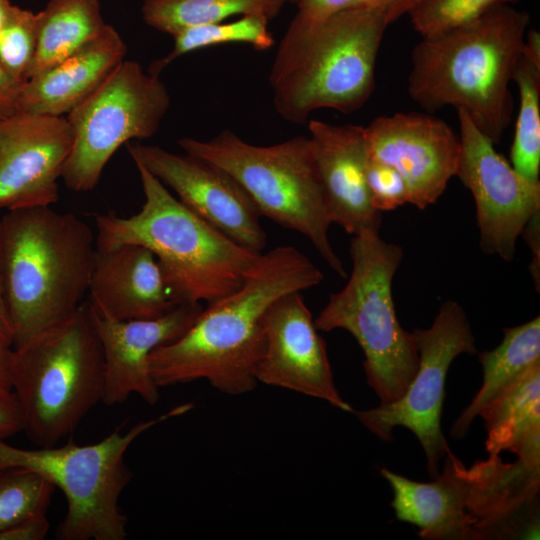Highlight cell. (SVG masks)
<instances>
[{"label":"cell","mask_w":540,"mask_h":540,"mask_svg":"<svg viewBox=\"0 0 540 540\" xmlns=\"http://www.w3.org/2000/svg\"><path fill=\"white\" fill-rule=\"evenodd\" d=\"M323 279L320 269L293 246L260 253L237 290L207 304L182 336L153 350L149 370L154 383L160 389L206 380L225 394L251 392L264 348V313L279 297L316 287Z\"/></svg>","instance_id":"obj_1"},{"label":"cell","mask_w":540,"mask_h":540,"mask_svg":"<svg viewBox=\"0 0 540 540\" xmlns=\"http://www.w3.org/2000/svg\"><path fill=\"white\" fill-rule=\"evenodd\" d=\"M96 235L73 213L50 207L7 211L0 219V278L12 347L69 321L86 301Z\"/></svg>","instance_id":"obj_2"},{"label":"cell","mask_w":540,"mask_h":540,"mask_svg":"<svg viewBox=\"0 0 540 540\" xmlns=\"http://www.w3.org/2000/svg\"><path fill=\"white\" fill-rule=\"evenodd\" d=\"M529 24L526 11L501 5L472 22L422 38L411 53L409 97L429 113L445 106L464 111L499 144L511 123L509 85Z\"/></svg>","instance_id":"obj_3"},{"label":"cell","mask_w":540,"mask_h":540,"mask_svg":"<svg viewBox=\"0 0 540 540\" xmlns=\"http://www.w3.org/2000/svg\"><path fill=\"white\" fill-rule=\"evenodd\" d=\"M397 19L387 7L343 10L311 24L292 19L269 73L280 117L304 124L319 109H361L375 89L385 31Z\"/></svg>","instance_id":"obj_4"},{"label":"cell","mask_w":540,"mask_h":540,"mask_svg":"<svg viewBox=\"0 0 540 540\" xmlns=\"http://www.w3.org/2000/svg\"><path fill=\"white\" fill-rule=\"evenodd\" d=\"M134 164L145 201L129 217L97 214L96 247L129 243L149 249L179 304H209L237 290L260 253L204 220L144 166Z\"/></svg>","instance_id":"obj_5"},{"label":"cell","mask_w":540,"mask_h":540,"mask_svg":"<svg viewBox=\"0 0 540 540\" xmlns=\"http://www.w3.org/2000/svg\"><path fill=\"white\" fill-rule=\"evenodd\" d=\"M350 257L347 283L330 294L314 322L318 330L343 329L356 339L365 356L367 384L380 404H389L405 393L419 364L414 334L401 326L392 296L403 250L379 231L362 230L352 235Z\"/></svg>","instance_id":"obj_6"},{"label":"cell","mask_w":540,"mask_h":540,"mask_svg":"<svg viewBox=\"0 0 540 540\" xmlns=\"http://www.w3.org/2000/svg\"><path fill=\"white\" fill-rule=\"evenodd\" d=\"M177 143L185 153L223 169L260 216L305 236L332 271L347 277L329 239L332 221L309 136L260 146L223 130L208 140L185 137Z\"/></svg>","instance_id":"obj_7"},{"label":"cell","mask_w":540,"mask_h":540,"mask_svg":"<svg viewBox=\"0 0 540 540\" xmlns=\"http://www.w3.org/2000/svg\"><path fill=\"white\" fill-rule=\"evenodd\" d=\"M13 350L22 432L37 447L57 445L103 401V352L87 300L69 321Z\"/></svg>","instance_id":"obj_8"},{"label":"cell","mask_w":540,"mask_h":540,"mask_svg":"<svg viewBox=\"0 0 540 540\" xmlns=\"http://www.w3.org/2000/svg\"><path fill=\"white\" fill-rule=\"evenodd\" d=\"M192 408V403L178 405L125 432L119 427L88 445L70 439L61 446L26 449L0 438V470L35 472L63 492L67 512L55 533L58 540H124L127 517L119 498L133 477L125 462L126 451L150 428Z\"/></svg>","instance_id":"obj_9"},{"label":"cell","mask_w":540,"mask_h":540,"mask_svg":"<svg viewBox=\"0 0 540 540\" xmlns=\"http://www.w3.org/2000/svg\"><path fill=\"white\" fill-rule=\"evenodd\" d=\"M170 95L158 75L124 59L65 117L72 148L62 179L75 192L93 190L113 154L130 140L147 139L159 129Z\"/></svg>","instance_id":"obj_10"},{"label":"cell","mask_w":540,"mask_h":540,"mask_svg":"<svg viewBox=\"0 0 540 540\" xmlns=\"http://www.w3.org/2000/svg\"><path fill=\"white\" fill-rule=\"evenodd\" d=\"M413 334L419 364L405 393L395 402L353 413L365 428L385 442L393 440L394 428L409 429L421 443L433 479L440 472V460L449 450L441 429L449 367L457 356L478 352L466 312L456 301L443 302L431 326L417 328Z\"/></svg>","instance_id":"obj_11"},{"label":"cell","mask_w":540,"mask_h":540,"mask_svg":"<svg viewBox=\"0 0 540 540\" xmlns=\"http://www.w3.org/2000/svg\"><path fill=\"white\" fill-rule=\"evenodd\" d=\"M457 115L460 155L455 176L474 198L480 248L511 262L517 239L540 212V181L521 176L464 111L457 110Z\"/></svg>","instance_id":"obj_12"},{"label":"cell","mask_w":540,"mask_h":540,"mask_svg":"<svg viewBox=\"0 0 540 540\" xmlns=\"http://www.w3.org/2000/svg\"><path fill=\"white\" fill-rule=\"evenodd\" d=\"M364 141L368 157L400 173L408 203L418 209L436 203L456 174L460 138L445 121L430 114L376 117L364 127Z\"/></svg>","instance_id":"obj_13"},{"label":"cell","mask_w":540,"mask_h":540,"mask_svg":"<svg viewBox=\"0 0 540 540\" xmlns=\"http://www.w3.org/2000/svg\"><path fill=\"white\" fill-rule=\"evenodd\" d=\"M144 166L204 220L241 246L262 253L266 234L260 215L240 185L223 169L201 158L176 154L156 145L128 144Z\"/></svg>","instance_id":"obj_14"},{"label":"cell","mask_w":540,"mask_h":540,"mask_svg":"<svg viewBox=\"0 0 540 540\" xmlns=\"http://www.w3.org/2000/svg\"><path fill=\"white\" fill-rule=\"evenodd\" d=\"M72 142L65 116L16 111L0 120V209L55 204Z\"/></svg>","instance_id":"obj_15"},{"label":"cell","mask_w":540,"mask_h":540,"mask_svg":"<svg viewBox=\"0 0 540 540\" xmlns=\"http://www.w3.org/2000/svg\"><path fill=\"white\" fill-rule=\"evenodd\" d=\"M264 348L256 370L258 383L324 400L345 412L354 409L340 395L323 338L302 292L276 299L262 319Z\"/></svg>","instance_id":"obj_16"},{"label":"cell","mask_w":540,"mask_h":540,"mask_svg":"<svg viewBox=\"0 0 540 540\" xmlns=\"http://www.w3.org/2000/svg\"><path fill=\"white\" fill-rule=\"evenodd\" d=\"M105 370L103 403L116 405L137 394L146 403L159 400V387L149 370V357L157 347L182 336L202 311L201 303H184L152 319L118 320L92 307Z\"/></svg>","instance_id":"obj_17"},{"label":"cell","mask_w":540,"mask_h":540,"mask_svg":"<svg viewBox=\"0 0 540 540\" xmlns=\"http://www.w3.org/2000/svg\"><path fill=\"white\" fill-rule=\"evenodd\" d=\"M307 122L332 224L351 235L379 231L382 213L372 206L366 184L364 126Z\"/></svg>","instance_id":"obj_18"},{"label":"cell","mask_w":540,"mask_h":540,"mask_svg":"<svg viewBox=\"0 0 540 540\" xmlns=\"http://www.w3.org/2000/svg\"><path fill=\"white\" fill-rule=\"evenodd\" d=\"M87 302L118 320L152 319L180 305L154 254L124 243L97 248Z\"/></svg>","instance_id":"obj_19"},{"label":"cell","mask_w":540,"mask_h":540,"mask_svg":"<svg viewBox=\"0 0 540 540\" xmlns=\"http://www.w3.org/2000/svg\"><path fill=\"white\" fill-rule=\"evenodd\" d=\"M126 53L124 40L107 24L96 38L26 80L20 88L17 111L67 115L100 86Z\"/></svg>","instance_id":"obj_20"},{"label":"cell","mask_w":540,"mask_h":540,"mask_svg":"<svg viewBox=\"0 0 540 540\" xmlns=\"http://www.w3.org/2000/svg\"><path fill=\"white\" fill-rule=\"evenodd\" d=\"M441 473L431 482L406 478L387 468L380 473L389 483L391 507L399 521L418 528L424 540H469L464 511L463 463L449 449Z\"/></svg>","instance_id":"obj_21"},{"label":"cell","mask_w":540,"mask_h":540,"mask_svg":"<svg viewBox=\"0 0 540 540\" xmlns=\"http://www.w3.org/2000/svg\"><path fill=\"white\" fill-rule=\"evenodd\" d=\"M487 430L489 455L510 451L518 460L540 468V362L480 412Z\"/></svg>","instance_id":"obj_22"},{"label":"cell","mask_w":540,"mask_h":540,"mask_svg":"<svg viewBox=\"0 0 540 540\" xmlns=\"http://www.w3.org/2000/svg\"><path fill=\"white\" fill-rule=\"evenodd\" d=\"M503 333V339L496 348L478 353L483 383L453 423L450 434L454 439L463 438L486 405L533 364L540 362L539 316L524 324L503 328Z\"/></svg>","instance_id":"obj_23"},{"label":"cell","mask_w":540,"mask_h":540,"mask_svg":"<svg viewBox=\"0 0 540 540\" xmlns=\"http://www.w3.org/2000/svg\"><path fill=\"white\" fill-rule=\"evenodd\" d=\"M106 25L99 0H49L36 13V51L28 79L96 38Z\"/></svg>","instance_id":"obj_24"},{"label":"cell","mask_w":540,"mask_h":540,"mask_svg":"<svg viewBox=\"0 0 540 540\" xmlns=\"http://www.w3.org/2000/svg\"><path fill=\"white\" fill-rule=\"evenodd\" d=\"M512 81L520 107L511 146L512 167L524 178L539 182L540 173V34L527 31Z\"/></svg>","instance_id":"obj_25"},{"label":"cell","mask_w":540,"mask_h":540,"mask_svg":"<svg viewBox=\"0 0 540 540\" xmlns=\"http://www.w3.org/2000/svg\"><path fill=\"white\" fill-rule=\"evenodd\" d=\"M288 0H144V22L171 36L195 25L225 21L232 16L259 15L269 21Z\"/></svg>","instance_id":"obj_26"},{"label":"cell","mask_w":540,"mask_h":540,"mask_svg":"<svg viewBox=\"0 0 540 540\" xmlns=\"http://www.w3.org/2000/svg\"><path fill=\"white\" fill-rule=\"evenodd\" d=\"M268 23L269 20L263 16L243 15L234 21L188 27L173 36L174 45L171 51L153 61L147 71L159 76L177 58L202 48L221 44L244 43L257 50H267L274 45Z\"/></svg>","instance_id":"obj_27"},{"label":"cell","mask_w":540,"mask_h":540,"mask_svg":"<svg viewBox=\"0 0 540 540\" xmlns=\"http://www.w3.org/2000/svg\"><path fill=\"white\" fill-rule=\"evenodd\" d=\"M55 489L35 472L0 470V532L24 518L46 513Z\"/></svg>","instance_id":"obj_28"},{"label":"cell","mask_w":540,"mask_h":540,"mask_svg":"<svg viewBox=\"0 0 540 540\" xmlns=\"http://www.w3.org/2000/svg\"><path fill=\"white\" fill-rule=\"evenodd\" d=\"M519 0H415L408 11L422 38H431L467 24L501 5Z\"/></svg>","instance_id":"obj_29"},{"label":"cell","mask_w":540,"mask_h":540,"mask_svg":"<svg viewBox=\"0 0 540 540\" xmlns=\"http://www.w3.org/2000/svg\"><path fill=\"white\" fill-rule=\"evenodd\" d=\"M36 51V13L12 5L0 30V65L23 84L29 77Z\"/></svg>","instance_id":"obj_30"},{"label":"cell","mask_w":540,"mask_h":540,"mask_svg":"<svg viewBox=\"0 0 540 540\" xmlns=\"http://www.w3.org/2000/svg\"><path fill=\"white\" fill-rule=\"evenodd\" d=\"M365 175L371 204L377 211H391L408 203L405 182L392 166L367 156Z\"/></svg>","instance_id":"obj_31"},{"label":"cell","mask_w":540,"mask_h":540,"mask_svg":"<svg viewBox=\"0 0 540 540\" xmlns=\"http://www.w3.org/2000/svg\"><path fill=\"white\" fill-rule=\"evenodd\" d=\"M415 0H297L294 20L318 23L327 17L348 9L387 7L398 19L407 14Z\"/></svg>","instance_id":"obj_32"},{"label":"cell","mask_w":540,"mask_h":540,"mask_svg":"<svg viewBox=\"0 0 540 540\" xmlns=\"http://www.w3.org/2000/svg\"><path fill=\"white\" fill-rule=\"evenodd\" d=\"M46 513L24 518L0 532V540H43L49 531Z\"/></svg>","instance_id":"obj_33"},{"label":"cell","mask_w":540,"mask_h":540,"mask_svg":"<svg viewBox=\"0 0 540 540\" xmlns=\"http://www.w3.org/2000/svg\"><path fill=\"white\" fill-rule=\"evenodd\" d=\"M23 431V419L14 392L0 388V438H8Z\"/></svg>","instance_id":"obj_34"},{"label":"cell","mask_w":540,"mask_h":540,"mask_svg":"<svg viewBox=\"0 0 540 540\" xmlns=\"http://www.w3.org/2000/svg\"><path fill=\"white\" fill-rule=\"evenodd\" d=\"M540 212L536 213L526 224L521 235L524 236L527 245L532 252V263L529 266L530 273L539 291L540 278Z\"/></svg>","instance_id":"obj_35"},{"label":"cell","mask_w":540,"mask_h":540,"mask_svg":"<svg viewBox=\"0 0 540 540\" xmlns=\"http://www.w3.org/2000/svg\"><path fill=\"white\" fill-rule=\"evenodd\" d=\"M21 85L8 75L0 65V120L17 111Z\"/></svg>","instance_id":"obj_36"},{"label":"cell","mask_w":540,"mask_h":540,"mask_svg":"<svg viewBox=\"0 0 540 540\" xmlns=\"http://www.w3.org/2000/svg\"><path fill=\"white\" fill-rule=\"evenodd\" d=\"M13 347L0 336V388L11 389Z\"/></svg>","instance_id":"obj_37"},{"label":"cell","mask_w":540,"mask_h":540,"mask_svg":"<svg viewBox=\"0 0 540 540\" xmlns=\"http://www.w3.org/2000/svg\"><path fill=\"white\" fill-rule=\"evenodd\" d=\"M0 336L12 346V331L5 307L0 278Z\"/></svg>","instance_id":"obj_38"},{"label":"cell","mask_w":540,"mask_h":540,"mask_svg":"<svg viewBox=\"0 0 540 540\" xmlns=\"http://www.w3.org/2000/svg\"><path fill=\"white\" fill-rule=\"evenodd\" d=\"M10 0H0V30L5 22V19L12 7Z\"/></svg>","instance_id":"obj_39"},{"label":"cell","mask_w":540,"mask_h":540,"mask_svg":"<svg viewBox=\"0 0 540 540\" xmlns=\"http://www.w3.org/2000/svg\"><path fill=\"white\" fill-rule=\"evenodd\" d=\"M289 3H295L297 2V0H288Z\"/></svg>","instance_id":"obj_40"}]
</instances>
